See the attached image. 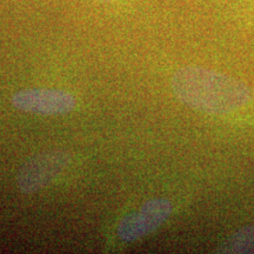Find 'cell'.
Segmentation results:
<instances>
[{
    "label": "cell",
    "mask_w": 254,
    "mask_h": 254,
    "mask_svg": "<svg viewBox=\"0 0 254 254\" xmlns=\"http://www.w3.org/2000/svg\"><path fill=\"white\" fill-rule=\"evenodd\" d=\"M172 212L171 202L166 199H152L145 202L138 212L148 233L161 226Z\"/></svg>",
    "instance_id": "cell-4"
},
{
    "label": "cell",
    "mask_w": 254,
    "mask_h": 254,
    "mask_svg": "<svg viewBox=\"0 0 254 254\" xmlns=\"http://www.w3.org/2000/svg\"><path fill=\"white\" fill-rule=\"evenodd\" d=\"M118 234L120 239L125 241H134L147 236L148 232L140 219V215L138 212H134V213L127 214L119 222Z\"/></svg>",
    "instance_id": "cell-6"
},
{
    "label": "cell",
    "mask_w": 254,
    "mask_h": 254,
    "mask_svg": "<svg viewBox=\"0 0 254 254\" xmlns=\"http://www.w3.org/2000/svg\"><path fill=\"white\" fill-rule=\"evenodd\" d=\"M71 155L65 151H47L31 157L18 172L19 190L32 194L51 184L68 166Z\"/></svg>",
    "instance_id": "cell-2"
},
{
    "label": "cell",
    "mask_w": 254,
    "mask_h": 254,
    "mask_svg": "<svg viewBox=\"0 0 254 254\" xmlns=\"http://www.w3.org/2000/svg\"><path fill=\"white\" fill-rule=\"evenodd\" d=\"M219 253H254V227L246 226L237 231L221 244Z\"/></svg>",
    "instance_id": "cell-5"
},
{
    "label": "cell",
    "mask_w": 254,
    "mask_h": 254,
    "mask_svg": "<svg viewBox=\"0 0 254 254\" xmlns=\"http://www.w3.org/2000/svg\"><path fill=\"white\" fill-rule=\"evenodd\" d=\"M12 103L15 109L43 116L66 114L75 107V99L72 94L51 88L19 91L13 95Z\"/></svg>",
    "instance_id": "cell-3"
},
{
    "label": "cell",
    "mask_w": 254,
    "mask_h": 254,
    "mask_svg": "<svg viewBox=\"0 0 254 254\" xmlns=\"http://www.w3.org/2000/svg\"><path fill=\"white\" fill-rule=\"evenodd\" d=\"M171 85L180 101L208 114L233 112L252 99V92L244 82L224 73L196 66L178 69Z\"/></svg>",
    "instance_id": "cell-1"
},
{
    "label": "cell",
    "mask_w": 254,
    "mask_h": 254,
    "mask_svg": "<svg viewBox=\"0 0 254 254\" xmlns=\"http://www.w3.org/2000/svg\"><path fill=\"white\" fill-rule=\"evenodd\" d=\"M98 1H103V2H109V1H112V0H98Z\"/></svg>",
    "instance_id": "cell-7"
}]
</instances>
